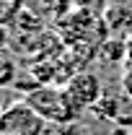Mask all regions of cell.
I'll use <instances>...</instances> for the list:
<instances>
[{
  "instance_id": "obj_1",
  "label": "cell",
  "mask_w": 132,
  "mask_h": 135,
  "mask_svg": "<svg viewBox=\"0 0 132 135\" xmlns=\"http://www.w3.org/2000/svg\"><path fill=\"white\" fill-rule=\"evenodd\" d=\"M26 104L42 119H54V122H70L78 114V107L67 96V91H54L49 86H36L31 94L26 96Z\"/></svg>"
},
{
  "instance_id": "obj_2",
  "label": "cell",
  "mask_w": 132,
  "mask_h": 135,
  "mask_svg": "<svg viewBox=\"0 0 132 135\" xmlns=\"http://www.w3.org/2000/svg\"><path fill=\"white\" fill-rule=\"evenodd\" d=\"M44 119L34 112L26 101L11 104L0 114V133L3 135H39Z\"/></svg>"
},
{
  "instance_id": "obj_3",
  "label": "cell",
  "mask_w": 132,
  "mask_h": 135,
  "mask_svg": "<svg viewBox=\"0 0 132 135\" xmlns=\"http://www.w3.org/2000/svg\"><path fill=\"white\" fill-rule=\"evenodd\" d=\"M67 96L73 99V104L78 107V109H85V107H96L99 99L104 96L101 94V81L96 73H91V70H83V73H75L65 86Z\"/></svg>"
},
{
  "instance_id": "obj_4",
  "label": "cell",
  "mask_w": 132,
  "mask_h": 135,
  "mask_svg": "<svg viewBox=\"0 0 132 135\" xmlns=\"http://www.w3.org/2000/svg\"><path fill=\"white\" fill-rule=\"evenodd\" d=\"M16 62L8 57V55H0V88H5V86H11L16 81Z\"/></svg>"
},
{
  "instance_id": "obj_5",
  "label": "cell",
  "mask_w": 132,
  "mask_h": 135,
  "mask_svg": "<svg viewBox=\"0 0 132 135\" xmlns=\"http://www.w3.org/2000/svg\"><path fill=\"white\" fill-rule=\"evenodd\" d=\"M0 135H3V133H0Z\"/></svg>"
}]
</instances>
